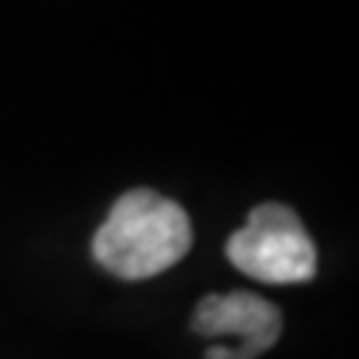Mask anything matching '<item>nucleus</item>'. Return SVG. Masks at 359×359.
I'll list each match as a JSON object with an SVG mask.
<instances>
[{"instance_id": "1", "label": "nucleus", "mask_w": 359, "mask_h": 359, "mask_svg": "<svg viewBox=\"0 0 359 359\" xmlns=\"http://www.w3.org/2000/svg\"><path fill=\"white\" fill-rule=\"evenodd\" d=\"M192 245V222L177 201L153 189L120 195L93 237L96 264L117 278L141 282L180 264Z\"/></svg>"}, {"instance_id": "4", "label": "nucleus", "mask_w": 359, "mask_h": 359, "mask_svg": "<svg viewBox=\"0 0 359 359\" xmlns=\"http://www.w3.org/2000/svg\"><path fill=\"white\" fill-rule=\"evenodd\" d=\"M207 359H233V353H231V347H210L207 351Z\"/></svg>"}, {"instance_id": "2", "label": "nucleus", "mask_w": 359, "mask_h": 359, "mask_svg": "<svg viewBox=\"0 0 359 359\" xmlns=\"http://www.w3.org/2000/svg\"><path fill=\"white\" fill-rule=\"evenodd\" d=\"M231 264L266 285H299L318 273V249L299 216L285 204H261L228 240Z\"/></svg>"}, {"instance_id": "3", "label": "nucleus", "mask_w": 359, "mask_h": 359, "mask_svg": "<svg viewBox=\"0 0 359 359\" xmlns=\"http://www.w3.org/2000/svg\"><path fill=\"white\" fill-rule=\"evenodd\" d=\"M192 330L198 335H237L233 359H257L282 339V314L264 297L233 290L210 294L198 302L192 314Z\"/></svg>"}]
</instances>
